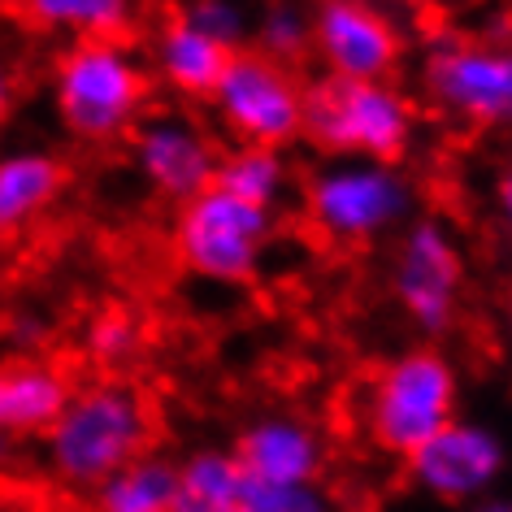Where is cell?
<instances>
[{"label":"cell","mask_w":512,"mask_h":512,"mask_svg":"<svg viewBox=\"0 0 512 512\" xmlns=\"http://www.w3.org/2000/svg\"><path fill=\"white\" fill-rule=\"evenodd\" d=\"M152 408L131 382L100 378L70 391L44 430V465L70 491H96L135 456L152 452Z\"/></svg>","instance_id":"1"},{"label":"cell","mask_w":512,"mask_h":512,"mask_svg":"<svg viewBox=\"0 0 512 512\" xmlns=\"http://www.w3.org/2000/svg\"><path fill=\"white\" fill-rule=\"evenodd\" d=\"M148 66L122 40H79L53 61V105L74 139L105 144L144 122Z\"/></svg>","instance_id":"2"},{"label":"cell","mask_w":512,"mask_h":512,"mask_svg":"<svg viewBox=\"0 0 512 512\" xmlns=\"http://www.w3.org/2000/svg\"><path fill=\"white\" fill-rule=\"evenodd\" d=\"M417 109L391 79L352 83L322 79L304 87V135L330 157L395 161L413 144Z\"/></svg>","instance_id":"3"},{"label":"cell","mask_w":512,"mask_h":512,"mask_svg":"<svg viewBox=\"0 0 512 512\" xmlns=\"http://www.w3.org/2000/svg\"><path fill=\"white\" fill-rule=\"evenodd\" d=\"M460 378L456 365L434 348H413L374 374L365 391V430L382 452L413 456L447 421H456Z\"/></svg>","instance_id":"4"},{"label":"cell","mask_w":512,"mask_h":512,"mask_svg":"<svg viewBox=\"0 0 512 512\" xmlns=\"http://www.w3.org/2000/svg\"><path fill=\"white\" fill-rule=\"evenodd\" d=\"M417 187L395 161L335 157L309 178L304 209L330 243H369L408 222Z\"/></svg>","instance_id":"5"},{"label":"cell","mask_w":512,"mask_h":512,"mask_svg":"<svg viewBox=\"0 0 512 512\" xmlns=\"http://www.w3.org/2000/svg\"><path fill=\"white\" fill-rule=\"evenodd\" d=\"M274 239V213L256 204L235 200L222 187H209L187 204H178L174 217V252L187 265V274L217 287H239L256 278L261 256Z\"/></svg>","instance_id":"6"},{"label":"cell","mask_w":512,"mask_h":512,"mask_svg":"<svg viewBox=\"0 0 512 512\" xmlns=\"http://www.w3.org/2000/svg\"><path fill=\"white\" fill-rule=\"evenodd\" d=\"M209 105L239 144L283 152L304 135V83L291 66H278L256 48H235L226 57Z\"/></svg>","instance_id":"7"},{"label":"cell","mask_w":512,"mask_h":512,"mask_svg":"<svg viewBox=\"0 0 512 512\" xmlns=\"http://www.w3.org/2000/svg\"><path fill=\"white\" fill-rule=\"evenodd\" d=\"M421 87L447 118L512 131V44L504 40H443L421 61Z\"/></svg>","instance_id":"8"},{"label":"cell","mask_w":512,"mask_h":512,"mask_svg":"<svg viewBox=\"0 0 512 512\" xmlns=\"http://www.w3.org/2000/svg\"><path fill=\"white\" fill-rule=\"evenodd\" d=\"M460 287H465V256L452 226L439 217H421L404 230L391 261V291L417 330L443 335L456 322Z\"/></svg>","instance_id":"9"},{"label":"cell","mask_w":512,"mask_h":512,"mask_svg":"<svg viewBox=\"0 0 512 512\" xmlns=\"http://www.w3.org/2000/svg\"><path fill=\"white\" fill-rule=\"evenodd\" d=\"M504 460V439L491 426L456 417L408 456V478L443 504H478L499 482Z\"/></svg>","instance_id":"10"},{"label":"cell","mask_w":512,"mask_h":512,"mask_svg":"<svg viewBox=\"0 0 512 512\" xmlns=\"http://www.w3.org/2000/svg\"><path fill=\"white\" fill-rule=\"evenodd\" d=\"M313 53L326 79L387 83L400 66V31L369 0H322L313 9Z\"/></svg>","instance_id":"11"},{"label":"cell","mask_w":512,"mask_h":512,"mask_svg":"<svg viewBox=\"0 0 512 512\" xmlns=\"http://www.w3.org/2000/svg\"><path fill=\"white\" fill-rule=\"evenodd\" d=\"M131 157L139 178L157 196L187 204L191 196L213 187L222 152H217L209 131L200 122H191L187 113H152V118L135 126Z\"/></svg>","instance_id":"12"},{"label":"cell","mask_w":512,"mask_h":512,"mask_svg":"<svg viewBox=\"0 0 512 512\" xmlns=\"http://www.w3.org/2000/svg\"><path fill=\"white\" fill-rule=\"evenodd\" d=\"M235 460L252 482L265 486H313L326 465V443L304 417L270 413L256 417L235 443Z\"/></svg>","instance_id":"13"},{"label":"cell","mask_w":512,"mask_h":512,"mask_svg":"<svg viewBox=\"0 0 512 512\" xmlns=\"http://www.w3.org/2000/svg\"><path fill=\"white\" fill-rule=\"evenodd\" d=\"M66 187V165L44 148L0 152V235H18L53 209Z\"/></svg>","instance_id":"14"},{"label":"cell","mask_w":512,"mask_h":512,"mask_svg":"<svg viewBox=\"0 0 512 512\" xmlns=\"http://www.w3.org/2000/svg\"><path fill=\"white\" fill-rule=\"evenodd\" d=\"M70 378L57 365L18 361L0 365V439L9 434H44L70 400Z\"/></svg>","instance_id":"15"},{"label":"cell","mask_w":512,"mask_h":512,"mask_svg":"<svg viewBox=\"0 0 512 512\" xmlns=\"http://www.w3.org/2000/svg\"><path fill=\"white\" fill-rule=\"evenodd\" d=\"M226 57L230 53L222 44H213L196 27H187L183 18L165 22L157 31V40H152V70L178 96H209L226 70Z\"/></svg>","instance_id":"16"},{"label":"cell","mask_w":512,"mask_h":512,"mask_svg":"<svg viewBox=\"0 0 512 512\" xmlns=\"http://www.w3.org/2000/svg\"><path fill=\"white\" fill-rule=\"evenodd\" d=\"M18 9L40 31L79 40H122L139 22V0H18Z\"/></svg>","instance_id":"17"},{"label":"cell","mask_w":512,"mask_h":512,"mask_svg":"<svg viewBox=\"0 0 512 512\" xmlns=\"http://www.w3.org/2000/svg\"><path fill=\"white\" fill-rule=\"evenodd\" d=\"M243 491H248V473L235 452L204 447L178 465V495L170 512H243Z\"/></svg>","instance_id":"18"},{"label":"cell","mask_w":512,"mask_h":512,"mask_svg":"<svg viewBox=\"0 0 512 512\" xmlns=\"http://www.w3.org/2000/svg\"><path fill=\"white\" fill-rule=\"evenodd\" d=\"M178 495V465L170 456L144 452L92 491L96 512H170Z\"/></svg>","instance_id":"19"},{"label":"cell","mask_w":512,"mask_h":512,"mask_svg":"<svg viewBox=\"0 0 512 512\" xmlns=\"http://www.w3.org/2000/svg\"><path fill=\"white\" fill-rule=\"evenodd\" d=\"M213 187L230 191L243 204L274 213V204H283L287 187H291V165L278 148H256V144H235L217 161V178Z\"/></svg>","instance_id":"20"},{"label":"cell","mask_w":512,"mask_h":512,"mask_svg":"<svg viewBox=\"0 0 512 512\" xmlns=\"http://www.w3.org/2000/svg\"><path fill=\"white\" fill-rule=\"evenodd\" d=\"M256 53H265L278 66H296L313 48V14L296 0H274L261 18H256Z\"/></svg>","instance_id":"21"},{"label":"cell","mask_w":512,"mask_h":512,"mask_svg":"<svg viewBox=\"0 0 512 512\" xmlns=\"http://www.w3.org/2000/svg\"><path fill=\"white\" fill-rule=\"evenodd\" d=\"M187 27H196L200 35H209L213 44H222L226 53L243 48L252 31V14L243 0H187V9L178 14Z\"/></svg>","instance_id":"22"},{"label":"cell","mask_w":512,"mask_h":512,"mask_svg":"<svg viewBox=\"0 0 512 512\" xmlns=\"http://www.w3.org/2000/svg\"><path fill=\"white\" fill-rule=\"evenodd\" d=\"M139 348H144V335H139V322L131 313H100L92 326H87V352H92V361L118 369L126 361H135Z\"/></svg>","instance_id":"23"},{"label":"cell","mask_w":512,"mask_h":512,"mask_svg":"<svg viewBox=\"0 0 512 512\" xmlns=\"http://www.w3.org/2000/svg\"><path fill=\"white\" fill-rule=\"evenodd\" d=\"M243 512H335L322 486H265L248 478L243 491Z\"/></svg>","instance_id":"24"},{"label":"cell","mask_w":512,"mask_h":512,"mask_svg":"<svg viewBox=\"0 0 512 512\" xmlns=\"http://www.w3.org/2000/svg\"><path fill=\"white\" fill-rule=\"evenodd\" d=\"M495 200H499V213H504V222L512 226V157H508L504 174H499V183H495Z\"/></svg>","instance_id":"25"},{"label":"cell","mask_w":512,"mask_h":512,"mask_svg":"<svg viewBox=\"0 0 512 512\" xmlns=\"http://www.w3.org/2000/svg\"><path fill=\"white\" fill-rule=\"evenodd\" d=\"M9 105H14V79H9L5 61H0V122H5V113H9Z\"/></svg>","instance_id":"26"},{"label":"cell","mask_w":512,"mask_h":512,"mask_svg":"<svg viewBox=\"0 0 512 512\" xmlns=\"http://www.w3.org/2000/svg\"><path fill=\"white\" fill-rule=\"evenodd\" d=\"M469 512H512V499H491V495H486V499H478V504H473Z\"/></svg>","instance_id":"27"}]
</instances>
